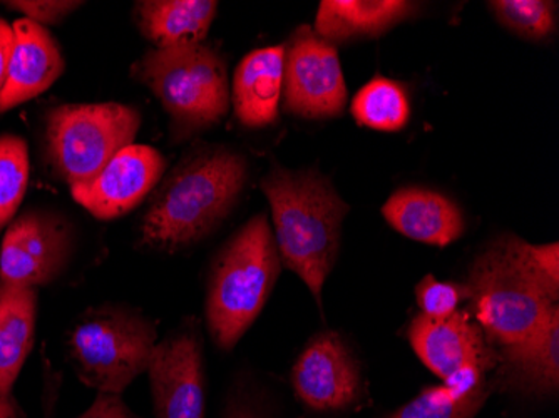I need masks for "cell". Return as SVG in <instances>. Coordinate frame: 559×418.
<instances>
[{"label":"cell","instance_id":"cell-27","mask_svg":"<svg viewBox=\"0 0 559 418\" xmlns=\"http://www.w3.org/2000/svg\"><path fill=\"white\" fill-rule=\"evenodd\" d=\"M9 8L24 14V19L37 22V24L55 25L62 19L80 8L81 2H68V0H27V2H8Z\"/></svg>","mask_w":559,"mask_h":418},{"label":"cell","instance_id":"cell-29","mask_svg":"<svg viewBox=\"0 0 559 418\" xmlns=\"http://www.w3.org/2000/svg\"><path fill=\"white\" fill-rule=\"evenodd\" d=\"M12 44H14V33H12V25H9L4 19H0V93H2V89H4L5 77H8Z\"/></svg>","mask_w":559,"mask_h":418},{"label":"cell","instance_id":"cell-21","mask_svg":"<svg viewBox=\"0 0 559 418\" xmlns=\"http://www.w3.org/2000/svg\"><path fill=\"white\" fill-rule=\"evenodd\" d=\"M355 121L366 128L394 133L405 128L411 118L409 94L397 81L376 75L350 104Z\"/></svg>","mask_w":559,"mask_h":418},{"label":"cell","instance_id":"cell-22","mask_svg":"<svg viewBox=\"0 0 559 418\" xmlns=\"http://www.w3.org/2000/svg\"><path fill=\"white\" fill-rule=\"evenodd\" d=\"M29 182V150L21 136H0V229L17 213Z\"/></svg>","mask_w":559,"mask_h":418},{"label":"cell","instance_id":"cell-20","mask_svg":"<svg viewBox=\"0 0 559 418\" xmlns=\"http://www.w3.org/2000/svg\"><path fill=\"white\" fill-rule=\"evenodd\" d=\"M37 294L0 282V397L12 395L36 333Z\"/></svg>","mask_w":559,"mask_h":418},{"label":"cell","instance_id":"cell-31","mask_svg":"<svg viewBox=\"0 0 559 418\" xmlns=\"http://www.w3.org/2000/svg\"><path fill=\"white\" fill-rule=\"evenodd\" d=\"M58 389L50 390L47 392L46 404H44V418H52L55 417L56 411V397H58Z\"/></svg>","mask_w":559,"mask_h":418},{"label":"cell","instance_id":"cell-15","mask_svg":"<svg viewBox=\"0 0 559 418\" xmlns=\"http://www.w3.org/2000/svg\"><path fill=\"white\" fill-rule=\"evenodd\" d=\"M385 222L411 240L448 247L463 237L466 223L461 207L438 191L426 188H402L384 206Z\"/></svg>","mask_w":559,"mask_h":418},{"label":"cell","instance_id":"cell-9","mask_svg":"<svg viewBox=\"0 0 559 418\" xmlns=\"http://www.w3.org/2000/svg\"><path fill=\"white\" fill-rule=\"evenodd\" d=\"M72 247V231L64 219L52 213H25L5 231L0 282L33 290L49 285L64 272Z\"/></svg>","mask_w":559,"mask_h":418},{"label":"cell","instance_id":"cell-14","mask_svg":"<svg viewBox=\"0 0 559 418\" xmlns=\"http://www.w3.org/2000/svg\"><path fill=\"white\" fill-rule=\"evenodd\" d=\"M12 33L14 44L4 89L0 93V112L49 89L66 68L58 43L44 25L22 17L12 24Z\"/></svg>","mask_w":559,"mask_h":418},{"label":"cell","instance_id":"cell-1","mask_svg":"<svg viewBox=\"0 0 559 418\" xmlns=\"http://www.w3.org/2000/svg\"><path fill=\"white\" fill-rule=\"evenodd\" d=\"M247 179V162L237 151L222 146L193 151L151 198L141 240L171 253L198 243L234 210Z\"/></svg>","mask_w":559,"mask_h":418},{"label":"cell","instance_id":"cell-32","mask_svg":"<svg viewBox=\"0 0 559 418\" xmlns=\"http://www.w3.org/2000/svg\"><path fill=\"white\" fill-rule=\"evenodd\" d=\"M230 418H257L255 415L250 414L247 410H235L234 414L230 415Z\"/></svg>","mask_w":559,"mask_h":418},{"label":"cell","instance_id":"cell-24","mask_svg":"<svg viewBox=\"0 0 559 418\" xmlns=\"http://www.w3.org/2000/svg\"><path fill=\"white\" fill-rule=\"evenodd\" d=\"M489 390L460 401L444 385L429 386L391 418H474L485 405Z\"/></svg>","mask_w":559,"mask_h":418},{"label":"cell","instance_id":"cell-17","mask_svg":"<svg viewBox=\"0 0 559 418\" xmlns=\"http://www.w3.org/2000/svg\"><path fill=\"white\" fill-rule=\"evenodd\" d=\"M284 71L285 46L263 47L241 59L230 96L241 124L266 128L278 119Z\"/></svg>","mask_w":559,"mask_h":418},{"label":"cell","instance_id":"cell-11","mask_svg":"<svg viewBox=\"0 0 559 418\" xmlns=\"http://www.w3.org/2000/svg\"><path fill=\"white\" fill-rule=\"evenodd\" d=\"M165 171L159 151L133 143L122 147L96 178L71 187L72 198L97 219L119 218L143 203Z\"/></svg>","mask_w":559,"mask_h":418},{"label":"cell","instance_id":"cell-10","mask_svg":"<svg viewBox=\"0 0 559 418\" xmlns=\"http://www.w3.org/2000/svg\"><path fill=\"white\" fill-rule=\"evenodd\" d=\"M156 418H205L203 342L181 330L156 344L150 365Z\"/></svg>","mask_w":559,"mask_h":418},{"label":"cell","instance_id":"cell-26","mask_svg":"<svg viewBox=\"0 0 559 418\" xmlns=\"http://www.w3.org/2000/svg\"><path fill=\"white\" fill-rule=\"evenodd\" d=\"M514 248L530 270L548 294L559 300V247L551 244H530L514 237Z\"/></svg>","mask_w":559,"mask_h":418},{"label":"cell","instance_id":"cell-7","mask_svg":"<svg viewBox=\"0 0 559 418\" xmlns=\"http://www.w3.org/2000/svg\"><path fill=\"white\" fill-rule=\"evenodd\" d=\"M156 329L146 317L124 308L91 311L72 330L69 354L81 382L97 394L121 395L147 372Z\"/></svg>","mask_w":559,"mask_h":418},{"label":"cell","instance_id":"cell-6","mask_svg":"<svg viewBox=\"0 0 559 418\" xmlns=\"http://www.w3.org/2000/svg\"><path fill=\"white\" fill-rule=\"evenodd\" d=\"M138 109L118 103L66 104L46 118L47 165L69 187L96 178L140 131Z\"/></svg>","mask_w":559,"mask_h":418},{"label":"cell","instance_id":"cell-19","mask_svg":"<svg viewBox=\"0 0 559 418\" xmlns=\"http://www.w3.org/2000/svg\"><path fill=\"white\" fill-rule=\"evenodd\" d=\"M218 12L213 0H144L134 8V21L156 47L203 43Z\"/></svg>","mask_w":559,"mask_h":418},{"label":"cell","instance_id":"cell-28","mask_svg":"<svg viewBox=\"0 0 559 418\" xmlns=\"http://www.w3.org/2000/svg\"><path fill=\"white\" fill-rule=\"evenodd\" d=\"M80 418H141L122 401L121 395L97 394L96 401Z\"/></svg>","mask_w":559,"mask_h":418},{"label":"cell","instance_id":"cell-25","mask_svg":"<svg viewBox=\"0 0 559 418\" xmlns=\"http://www.w3.org/2000/svg\"><path fill=\"white\" fill-rule=\"evenodd\" d=\"M416 298L420 315L445 319L460 310V304L467 300V291L463 283L438 282L435 276L427 275L416 286Z\"/></svg>","mask_w":559,"mask_h":418},{"label":"cell","instance_id":"cell-23","mask_svg":"<svg viewBox=\"0 0 559 418\" xmlns=\"http://www.w3.org/2000/svg\"><path fill=\"white\" fill-rule=\"evenodd\" d=\"M488 5L499 24L527 40L546 39L558 24V4L548 0H496Z\"/></svg>","mask_w":559,"mask_h":418},{"label":"cell","instance_id":"cell-8","mask_svg":"<svg viewBox=\"0 0 559 418\" xmlns=\"http://www.w3.org/2000/svg\"><path fill=\"white\" fill-rule=\"evenodd\" d=\"M284 106L305 119L337 118L347 106L337 49L309 25L298 27L285 46Z\"/></svg>","mask_w":559,"mask_h":418},{"label":"cell","instance_id":"cell-3","mask_svg":"<svg viewBox=\"0 0 559 418\" xmlns=\"http://www.w3.org/2000/svg\"><path fill=\"white\" fill-rule=\"evenodd\" d=\"M282 260L263 213L238 229L210 275L206 320L213 342L231 350L259 319L280 276Z\"/></svg>","mask_w":559,"mask_h":418},{"label":"cell","instance_id":"cell-5","mask_svg":"<svg viewBox=\"0 0 559 418\" xmlns=\"http://www.w3.org/2000/svg\"><path fill=\"white\" fill-rule=\"evenodd\" d=\"M133 77L158 97L176 143L218 124L230 108L225 61L203 43L150 49Z\"/></svg>","mask_w":559,"mask_h":418},{"label":"cell","instance_id":"cell-4","mask_svg":"<svg viewBox=\"0 0 559 418\" xmlns=\"http://www.w3.org/2000/svg\"><path fill=\"white\" fill-rule=\"evenodd\" d=\"M464 286L471 315L496 350L521 344L559 310L558 300L524 265L513 235L499 238L473 261Z\"/></svg>","mask_w":559,"mask_h":418},{"label":"cell","instance_id":"cell-16","mask_svg":"<svg viewBox=\"0 0 559 418\" xmlns=\"http://www.w3.org/2000/svg\"><path fill=\"white\" fill-rule=\"evenodd\" d=\"M502 389L520 394L556 395L559 389V310L521 344L498 350Z\"/></svg>","mask_w":559,"mask_h":418},{"label":"cell","instance_id":"cell-12","mask_svg":"<svg viewBox=\"0 0 559 418\" xmlns=\"http://www.w3.org/2000/svg\"><path fill=\"white\" fill-rule=\"evenodd\" d=\"M294 389L298 398L313 410L347 408L360 395V369L344 339L335 332L312 338L294 367Z\"/></svg>","mask_w":559,"mask_h":418},{"label":"cell","instance_id":"cell-2","mask_svg":"<svg viewBox=\"0 0 559 418\" xmlns=\"http://www.w3.org/2000/svg\"><path fill=\"white\" fill-rule=\"evenodd\" d=\"M272 210L280 260L300 276L317 303L341 250L342 222L348 204L317 171L273 168L262 181Z\"/></svg>","mask_w":559,"mask_h":418},{"label":"cell","instance_id":"cell-13","mask_svg":"<svg viewBox=\"0 0 559 418\" xmlns=\"http://www.w3.org/2000/svg\"><path fill=\"white\" fill-rule=\"evenodd\" d=\"M409 342L427 369L442 380L466 365H476L486 373L498 367V350L467 310L445 319L416 317Z\"/></svg>","mask_w":559,"mask_h":418},{"label":"cell","instance_id":"cell-18","mask_svg":"<svg viewBox=\"0 0 559 418\" xmlns=\"http://www.w3.org/2000/svg\"><path fill=\"white\" fill-rule=\"evenodd\" d=\"M419 4L407 0H323L316 34L330 44L376 37L416 15Z\"/></svg>","mask_w":559,"mask_h":418},{"label":"cell","instance_id":"cell-30","mask_svg":"<svg viewBox=\"0 0 559 418\" xmlns=\"http://www.w3.org/2000/svg\"><path fill=\"white\" fill-rule=\"evenodd\" d=\"M17 405H15L14 397H0V418H17Z\"/></svg>","mask_w":559,"mask_h":418}]
</instances>
